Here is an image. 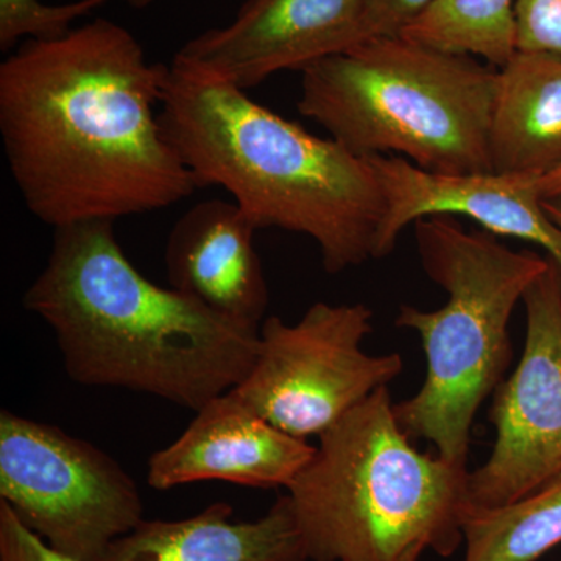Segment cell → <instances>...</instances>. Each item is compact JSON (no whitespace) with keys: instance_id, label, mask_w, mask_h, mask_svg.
I'll use <instances>...</instances> for the list:
<instances>
[{"instance_id":"cell-1","label":"cell","mask_w":561,"mask_h":561,"mask_svg":"<svg viewBox=\"0 0 561 561\" xmlns=\"http://www.w3.org/2000/svg\"><path fill=\"white\" fill-rule=\"evenodd\" d=\"M168 73L103 18L11 51L0 65V136L36 219L116 221L198 190L161 127Z\"/></svg>"},{"instance_id":"cell-2","label":"cell","mask_w":561,"mask_h":561,"mask_svg":"<svg viewBox=\"0 0 561 561\" xmlns=\"http://www.w3.org/2000/svg\"><path fill=\"white\" fill-rule=\"evenodd\" d=\"M113 224L54 228L25 309L54 331L72 381L140 391L197 412L247 378L260 330L151 283L125 256Z\"/></svg>"},{"instance_id":"cell-3","label":"cell","mask_w":561,"mask_h":561,"mask_svg":"<svg viewBox=\"0 0 561 561\" xmlns=\"http://www.w3.org/2000/svg\"><path fill=\"white\" fill-rule=\"evenodd\" d=\"M160 121L198 190L230 192L257 230L308 236L330 275L375 260L386 203L370 158L176 61L169 66Z\"/></svg>"},{"instance_id":"cell-4","label":"cell","mask_w":561,"mask_h":561,"mask_svg":"<svg viewBox=\"0 0 561 561\" xmlns=\"http://www.w3.org/2000/svg\"><path fill=\"white\" fill-rule=\"evenodd\" d=\"M381 387L320 435L289 497L309 561L453 556L470 508L465 465L421 454Z\"/></svg>"},{"instance_id":"cell-5","label":"cell","mask_w":561,"mask_h":561,"mask_svg":"<svg viewBox=\"0 0 561 561\" xmlns=\"http://www.w3.org/2000/svg\"><path fill=\"white\" fill-rule=\"evenodd\" d=\"M497 69L379 36L301 70L298 110L362 158L393 153L424 171H491Z\"/></svg>"},{"instance_id":"cell-6","label":"cell","mask_w":561,"mask_h":561,"mask_svg":"<svg viewBox=\"0 0 561 561\" xmlns=\"http://www.w3.org/2000/svg\"><path fill=\"white\" fill-rule=\"evenodd\" d=\"M415 241L448 301L437 311L401 306L397 324L419 332L427 373L415 397L393 405L394 419L409 438L434 443L438 457L467 467L476 413L512 362V313L549 256L511 250L448 216L416 220Z\"/></svg>"},{"instance_id":"cell-7","label":"cell","mask_w":561,"mask_h":561,"mask_svg":"<svg viewBox=\"0 0 561 561\" xmlns=\"http://www.w3.org/2000/svg\"><path fill=\"white\" fill-rule=\"evenodd\" d=\"M0 501L77 561H101L144 519L138 485L113 457L7 409L0 412Z\"/></svg>"},{"instance_id":"cell-8","label":"cell","mask_w":561,"mask_h":561,"mask_svg":"<svg viewBox=\"0 0 561 561\" xmlns=\"http://www.w3.org/2000/svg\"><path fill=\"white\" fill-rule=\"evenodd\" d=\"M371 319L367 306L328 302H316L295 324L271 317L236 393L280 431L320 437L402 370L400 354L362 350Z\"/></svg>"},{"instance_id":"cell-9","label":"cell","mask_w":561,"mask_h":561,"mask_svg":"<svg viewBox=\"0 0 561 561\" xmlns=\"http://www.w3.org/2000/svg\"><path fill=\"white\" fill-rule=\"evenodd\" d=\"M526 345L518 367L494 391L490 420L496 442L468 474L471 507L511 504L561 474V265L530 284Z\"/></svg>"},{"instance_id":"cell-10","label":"cell","mask_w":561,"mask_h":561,"mask_svg":"<svg viewBox=\"0 0 561 561\" xmlns=\"http://www.w3.org/2000/svg\"><path fill=\"white\" fill-rule=\"evenodd\" d=\"M365 0H245L231 24L187 41L173 61L247 91L364 41Z\"/></svg>"},{"instance_id":"cell-11","label":"cell","mask_w":561,"mask_h":561,"mask_svg":"<svg viewBox=\"0 0 561 561\" xmlns=\"http://www.w3.org/2000/svg\"><path fill=\"white\" fill-rule=\"evenodd\" d=\"M386 210L375 260L390 254L402 230L432 216L470 217L491 234L522 239L548 251L561 265V230L542 208L540 176L531 173H437L402 157H368Z\"/></svg>"},{"instance_id":"cell-12","label":"cell","mask_w":561,"mask_h":561,"mask_svg":"<svg viewBox=\"0 0 561 561\" xmlns=\"http://www.w3.org/2000/svg\"><path fill=\"white\" fill-rule=\"evenodd\" d=\"M316 449L265 420L232 389L206 402L172 445L150 457L147 482L154 490L203 481L289 489Z\"/></svg>"},{"instance_id":"cell-13","label":"cell","mask_w":561,"mask_h":561,"mask_svg":"<svg viewBox=\"0 0 561 561\" xmlns=\"http://www.w3.org/2000/svg\"><path fill=\"white\" fill-rule=\"evenodd\" d=\"M256 225L236 202L205 201L173 225L165 245L172 289L242 327L261 330L271 301Z\"/></svg>"},{"instance_id":"cell-14","label":"cell","mask_w":561,"mask_h":561,"mask_svg":"<svg viewBox=\"0 0 561 561\" xmlns=\"http://www.w3.org/2000/svg\"><path fill=\"white\" fill-rule=\"evenodd\" d=\"M231 518L230 504L214 502L179 522L142 519L101 561H309L289 494L256 522Z\"/></svg>"},{"instance_id":"cell-15","label":"cell","mask_w":561,"mask_h":561,"mask_svg":"<svg viewBox=\"0 0 561 561\" xmlns=\"http://www.w3.org/2000/svg\"><path fill=\"white\" fill-rule=\"evenodd\" d=\"M491 171L542 176L561 164V57L516 50L497 69Z\"/></svg>"},{"instance_id":"cell-16","label":"cell","mask_w":561,"mask_h":561,"mask_svg":"<svg viewBox=\"0 0 561 561\" xmlns=\"http://www.w3.org/2000/svg\"><path fill=\"white\" fill-rule=\"evenodd\" d=\"M463 561H535L561 542V474L522 500L468 508Z\"/></svg>"},{"instance_id":"cell-17","label":"cell","mask_w":561,"mask_h":561,"mask_svg":"<svg viewBox=\"0 0 561 561\" xmlns=\"http://www.w3.org/2000/svg\"><path fill=\"white\" fill-rule=\"evenodd\" d=\"M516 0H432L400 33L448 54L483 58L500 69L516 50Z\"/></svg>"},{"instance_id":"cell-18","label":"cell","mask_w":561,"mask_h":561,"mask_svg":"<svg viewBox=\"0 0 561 561\" xmlns=\"http://www.w3.org/2000/svg\"><path fill=\"white\" fill-rule=\"evenodd\" d=\"M106 0H73L49 5L41 0H0V50L13 51L25 41L60 38L73 22L88 16Z\"/></svg>"},{"instance_id":"cell-19","label":"cell","mask_w":561,"mask_h":561,"mask_svg":"<svg viewBox=\"0 0 561 561\" xmlns=\"http://www.w3.org/2000/svg\"><path fill=\"white\" fill-rule=\"evenodd\" d=\"M516 49L561 57V0H516Z\"/></svg>"},{"instance_id":"cell-20","label":"cell","mask_w":561,"mask_h":561,"mask_svg":"<svg viewBox=\"0 0 561 561\" xmlns=\"http://www.w3.org/2000/svg\"><path fill=\"white\" fill-rule=\"evenodd\" d=\"M0 561H77L51 549L0 501Z\"/></svg>"},{"instance_id":"cell-21","label":"cell","mask_w":561,"mask_h":561,"mask_svg":"<svg viewBox=\"0 0 561 561\" xmlns=\"http://www.w3.org/2000/svg\"><path fill=\"white\" fill-rule=\"evenodd\" d=\"M431 2L432 0H365L364 41L400 35Z\"/></svg>"},{"instance_id":"cell-22","label":"cell","mask_w":561,"mask_h":561,"mask_svg":"<svg viewBox=\"0 0 561 561\" xmlns=\"http://www.w3.org/2000/svg\"><path fill=\"white\" fill-rule=\"evenodd\" d=\"M538 191L542 201L561 197V164L538 179Z\"/></svg>"},{"instance_id":"cell-23","label":"cell","mask_w":561,"mask_h":561,"mask_svg":"<svg viewBox=\"0 0 561 561\" xmlns=\"http://www.w3.org/2000/svg\"><path fill=\"white\" fill-rule=\"evenodd\" d=\"M542 208H545L553 224H556L561 230V197L542 201Z\"/></svg>"},{"instance_id":"cell-24","label":"cell","mask_w":561,"mask_h":561,"mask_svg":"<svg viewBox=\"0 0 561 561\" xmlns=\"http://www.w3.org/2000/svg\"><path fill=\"white\" fill-rule=\"evenodd\" d=\"M124 2L128 3L133 9H146V7L151 5L157 0H124Z\"/></svg>"}]
</instances>
